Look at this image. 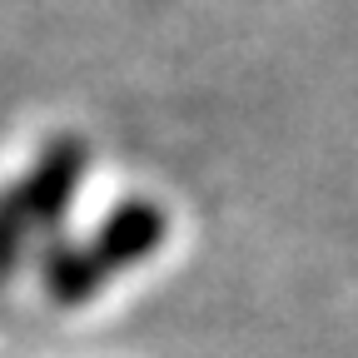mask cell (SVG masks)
I'll return each mask as SVG.
<instances>
[{"mask_svg": "<svg viewBox=\"0 0 358 358\" xmlns=\"http://www.w3.org/2000/svg\"><path fill=\"white\" fill-rule=\"evenodd\" d=\"M30 234H35V229H30V214H25L15 185H10V189H0V284H6L15 268H20Z\"/></svg>", "mask_w": 358, "mask_h": 358, "instance_id": "4", "label": "cell"}, {"mask_svg": "<svg viewBox=\"0 0 358 358\" xmlns=\"http://www.w3.org/2000/svg\"><path fill=\"white\" fill-rule=\"evenodd\" d=\"M85 159H90L85 140H75V134H55V140L35 155L30 174L15 185V194H20L25 214H30V229H40L45 239H55L60 219H65V209H70V199L80 189V179H85Z\"/></svg>", "mask_w": 358, "mask_h": 358, "instance_id": "1", "label": "cell"}, {"mask_svg": "<svg viewBox=\"0 0 358 358\" xmlns=\"http://www.w3.org/2000/svg\"><path fill=\"white\" fill-rule=\"evenodd\" d=\"M169 234V214L155 199H124L90 239V259L100 264V274H120V268H134L140 259H150Z\"/></svg>", "mask_w": 358, "mask_h": 358, "instance_id": "2", "label": "cell"}, {"mask_svg": "<svg viewBox=\"0 0 358 358\" xmlns=\"http://www.w3.org/2000/svg\"><path fill=\"white\" fill-rule=\"evenodd\" d=\"M40 279L50 289V299L60 308H75V303H90L110 279L100 274V264L90 259L85 244H70V239H50L40 254Z\"/></svg>", "mask_w": 358, "mask_h": 358, "instance_id": "3", "label": "cell"}]
</instances>
